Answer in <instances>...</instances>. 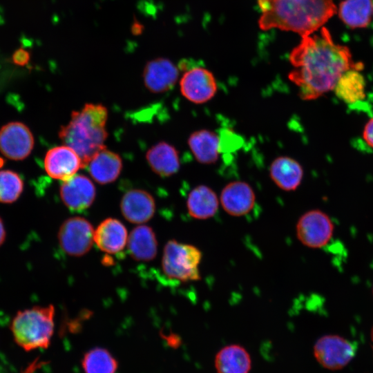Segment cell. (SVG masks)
I'll use <instances>...</instances> for the list:
<instances>
[{
  "label": "cell",
  "instance_id": "obj_13",
  "mask_svg": "<svg viewBox=\"0 0 373 373\" xmlns=\"http://www.w3.org/2000/svg\"><path fill=\"white\" fill-rule=\"evenodd\" d=\"M220 201L223 209L233 216L249 213L254 208L256 195L252 187L243 181H233L222 189Z\"/></svg>",
  "mask_w": 373,
  "mask_h": 373
},
{
  "label": "cell",
  "instance_id": "obj_8",
  "mask_svg": "<svg viewBox=\"0 0 373 373\" xmlns=\"http://www.w3.org/2000/svg\"><path fill=\"white\" fill-rule=\"evenodd\" d=\"M314 354L325 368L338 370L347 365L355 354V348L347 339L337 335H326L314 345Z\"/></svg>",
  "mask_w": 373,
  "mask_h": 373
},
{
  "label": "cell",
  "instance_id": "obj_6",
  "mask_svg": "<svg viewBox=\"0 0 373 373\" xmlns=\"http://www.w3.org/2000/svg\"><path fill=\"white\" fill-rule=\"evenodd\" d=\"M95 231L88 220L82 217L66 220L58 231V240L62 250L73 256L88 253L94 242Z\"/></svg>",
  "mask_w": 373,
  "mask_h": 373
},
{
  "label": "cell",
  "instance_id": "obj_3",
  "mask_svg": "<svg viewBox=\"0 0 373 373\" xmlns=\"http://www.w3.org/2000/svg\"><path fill=\"white\" fill-rule=\"evenodd\" d=\"M107 118L108 110L104 105L87 103L81 110L73 111L69 122L60 128L59 137L78 154L84 168L106 147Z\"/></svg>",
  "mask_w": 373,
  "mask_h": 373
},
{
  "label": "cell",
  "instance_id": "obj_17",
  "mask_svg": "<svg viewBox=\"0 0 373 373\" xmlns=\"http://www.w3.org/2000/svg\"><path fill=\"white\" fill-rule=\"evenodd\" d=\"M269 175L280 189L287 191H294L302 182L303 169L296 160L288 156H280L271 163Z\"/></svg>",
  "mask_w": 373,
  "mask_h": 373
},
{
  "label": "cell",
  "instance_id": "obj_23",
  "mask_svg": "<svg viewBox=\"0 0 373 373\" xmlns=\"http://www.w3.org/2000/svg\"><path fill=\"white\" fill-rule=\"evenodd\" d=\"M215 366L218 373H249L251 358L243 347L230 345L218 352Z\"/></svg>",
  "mask_w": 373,
  "mask_h": 373
},
{
  "label": "cell",
  "instance_id": "obj_27",
  "mask_svg": "<svg viewBox=\"0 0 373 373\" xmlns=\"http://www.w3.org/2000/svg\"><path fill=\"white\" fill-rule=\"evenodd\" d=\"M23 189V182L15 172L0 171V202L12 203L21 195Z\"/></svg>",
  "mask_w": 373,
  "mask_h": 373
},
{
  "label": "cell",
  "instance_id": "obj_19",
  "mask_svg": "<svg viewBox=\"0 0 373 373\" xmlns=\"http://www.w3.org/2000/svg\"><path fill=\"white\" fill-rule=\"evenodd\" d=\"M87 166L95 182L106 184L114 182L119 177L122 161L118 154L104 147L93 157Z\"/></svg>",
  "mask_w": 373,
  "mask_h": 373
},
{
  "label": "cell",
  "instance_id": "obj_15",
  "mask_svg": "<svg viewBox=\"0 0 373 373\" xmlns=\"http://www.w3.org/2000/svg\"><path fill=\"white\" fill-rule=\"evenodd\" d=\"M120 209L126 220L134 224H142L153 216L155 202L149 192L134 189L129 190L122 196Z\"/></svg>",
  "mask_w": 373,
  "mask_h": 373
},
{
  "label": "cell",
  "instance_id": "obj_32",
  "mask_svg": "<svg viewBox=\"0 0 373 373\" xmlns=\"http://www.w3.org/2000/svg\"><path fill=\"white\" fill-rule=\"evenodd\" d=\"M2 164H3V160L0 158V167L1 166Z\"/></svg>",
  "mask_w": 373,
  "mask_h": 373
},
{
  "label": "cell",
  "instance_id": "obj_18",
  "mask_svg": "<svg viewBox=\"0 0 373 373\" xmlns=\"http://www.w3.org/2000/svg\"><path fill=\"white\" fill-rule=\"evenodd\" d=\"M188 145L195 160L203 164L215 163L221 151L220 136L208 129L192 133L189 137Z\"/></svg>",
  "mask_w": 373,
  "mask_h": 373
},
{
  "label": "cell",
  "instance_id": "obj_7",
  "mask_svg": "<svg viewBox=\"0 0 373 373\" xmlns=\"http://www.w3.org/2000/svg\"><path fill=\"white\" fill-rule=\"evenodd\" d=\"M296 229L301 243L309 248H321L331 239L334 224L324 212L310 210L300 216Z\"/></svg>",
  "mask_w": 373,
  "mask_h": 373
},
{
  "label": "cell",
  "instance_id": "obj_21",
  "mask_svg": "<svg viewBox=\"0 0 373 373\" xmlns=\"http://www.w3.org/2000/svg\"><path fill=\"white\" fill-rule=\"evenodd\" d=\"M127 247L134 260L144 262L153 260L157 251V241L153 230L146 225L135 227L128 237Z\"/></svg>",
  "mask_w": 373,
  "mask_h": 373
},
{
  "label": "cell",
  "instance_id": "obj_5",
  "mask_svg": "<svg viewBox=\"0 0 373 373\" xmlns=\"http://www.w3.org/2000/svg\"><path fill=\"white\" fill-rule=\"evenodd\" d=\"M202 256L196 247L171 240L164 248L163 272L167 277L181 282L198 280L201 278L199 265Z\"/></svg>",
  "mask_w": 373,
  "mask_h": 373
},
{
  "label": "cell",
  "instance_id": "obj_4",
  "mask_svg": "<svg viewBox=\"0 0 373 373\" xmlns=\"http://www.w3.org/2000/svg\"><path fill=\"white\" fill-rule=\"evenodd\" d=\"M54 317L52 305L18 311L10 327L15 341L26 351L47 348L54 332Z\"/></svg>",
  "mask_w": 373,
  "mask_h": 373
},
{
  "label": "cell",
  "instance_id": "obj_26",
  "mask_svg": "<svg viewBox=\"0 0 373 373\" xmlns=\"http://www.w3.org/2000/svg\"><path fill=\"white\" fill-rule=\"evenodd\" d=\"M82 364L85 373H115L118 363L106 349L95 347L86 352Z\"/></svg>",
  "mask_w": 373,
  "mask_h": 373
},
{
  "label": "cell",
  "instance_id": "obj_25",
  "mask_svg": "<svg viewBox=\"0 0 373 373\" xmlns=\"http://www.w3.org/2000/svg\"><path fill=\"white\" fill-rule=\"evenodd\" d=\"M373 13L372 0H344L338 8L341 21L351 28H362L370 23Z\"/></svg>",
  "mask_w": 373,
  "mask_h": 373
},
{
  "label": "cell",
  "instance_id": "obj_31",
  "mask_svg": "<svg viewBox=\"0 0 373 373\" xmlns=\"http://www.w3.org/2000/svg\"><path fill=\"white\" fill-rule=\"evenodd\" d=\"M6 231L3 224V222L0 218V246L3 245L6 240Z\"/></svg>",
  "mask_w": 373,
  "mask_h": 373
},
{
  "label": "cell",
  "instance_id": "obj_28",
  "mask_svg": "<svg viewBox=\"0 0 373 373\" xmlns=\"http://www.w3.org/2000/svg\"><path fill=\"white\" fill-rule=\"evenodd\" d=\"M30 53L23 48L17 50L12 55L13 62L19 66H25L30 60Z\"/></svg>",
  "mask_w": 373,
  "mask_h": 373
},
{
  "label": "cell",
  "instance_id": "obj_10",
  "mask_svg": "<svg viewBox=\"0 0 373 373\" xmlns=\"http://www.w3.org/2000/svg\"><path fill=\"white\" fill-rule=\"evenodd\" d=\"M34 144L32 133L21 122H10L0 129V151L7 158L25 159L31 153Z\"/></svg>",
  "mask_w": 373,
  "mask_h": 373
},
{
  "label": "cell",
  "instance_id": "obj_1",
  "mask_svg": "<svg viewBox=\"0 0 373 373\" xmlns=\"http://www.w3.org/2000/svg\"><path fill=\"white\" fill-rule=\"evenodd\" d=\"M301 37L289 55L293 68L288 78L298 88L302 99H316L333 90L347 70H362L363 64L354 62L350 49L336 44L327 28Z\"/></svg>",
  "mask_w": 373,
  "mask_h": 373
},
{
  "label": "cell",
  "instance_id": "obj_29",
  "mask_svg": "<svg viewBox=\"0 0 373 373\" xmlns=\"http://www.w3.org/2000/svg\"><path fill=\"white\" fill-rule=\"evenodd\" d=\"M363 138L367 144L373 149V117L365 125L363 131Z\"/></svg>",
  "mask_w": 373,
  "mask_h": 373
},
{
  "label": "cell",
  "instance_id": "obj_30",
  "mask_svg": "<svg viewBox=\"0 0 373 373\" xmlns=\"http://www.w3.org/2000/svg\"><path fill=\"white\" fill-rule=\"evenodd\" d=\"M144 29V26L139 21L135 19L131 26L132 33L134 35H140L142 33Z\"/></svg>",
  "mask_w": 373,
  "mask_h": 373
},
{
  "label": "cell",
  "instance_id": "obj_16",
  "mask_svg": "<svg viewBox=\"0 0 373 373\" xmlns=\"http://www.w3.org/2000/svg\"><path fill=\"white\" fill-rule=\"evenodd\" d=\"M127 241L128 233L125 226L115 218L104 220L95 231L94 242L100 250L106 254L120 252Z\"/></svg>",
  "mask_w": 373,
  "mask_h": 373
},
{
  "label": "cell",
  "instance_id": "obj_14",
  "mask_svg": "<svg viewBox=\"0 0 373 373\" xmlns=\"http://www.w3.org/2000/svg\"><path fill=\"white\" fill-rule=\"evenodd\" d=\"M178 77L177 66L169 59L162 57L147 62L143 71L144 85L153 93H162L172 88Z\"/></svg>",
  "mask_w": 373,
  "mask_h": 373
},
{
  "label": "cell",
  "instance_id": "obj_11",
  "mask_svg": "<svg viewBox=\"0 0 373 373\" xmlns=\"http://www.w3.org/2000/svg\"><path fill=\"white\" fill-rule=\"evenodd\" d=\"M44 168L52 178L65 181L73 177L84 166L78 154L64 144L47 151L44 158Z\"/></svg>",
  "mask_w": 373,
  "mask_h": 373
},
{
  "label": "cell",
  "instance_id": "obj_2",
  "mask_svg": "<svg viewBox=\"0 0 373 373\" xmlns=\"http://www.w3.org/2000/svg\"><path fill=\"white\" fill-rule=\"evenodd\" d=\"M260 29L278 28L301 37L315 32L336 12L332 0H258Z\"/></svg>",
  "mask_w": 373,
  "mask_h": 373
},
{
  "label": "cell",
  "instance_id": "obj_12",
  "mask_svg": "<svg viewBox=\"0 0 373 373\" xmlns=\"http://www.w3.org/2000/svg\"><path fill=\"white\" fill-rule=\"evenodd\" d=\"M59 194L64 204L70 210L81 211L90 207L96 196L93 182L83 175H75L63 181Z\"/></svg>",
  "mask_w": 373,
  "mask_h": 373
},
{
  "label": "cell",
  "instance_id": "obj_22",
  "mask_svg": "<svg viewBox=\"0 0 373 373\" xmlns=\"http://www.w3.org/2000/svg\"><path fill=\"white\" fill-rule=\"evenodd\" d=\"M219 201L216 192L206 185H198L189 193L186 208L189 215L198 220L213 217L218 209Z\"/></svg>",
  "mask_w": 373,
  "mask_h": 373
},
{
  "label": "cell",
  "instance_id": "obj_9",
  "mask_svg": "<svg viewBox=\"0 0 373 373\" xmlns=\"http://www.w3.org/2000/svg\"><path fill=\"white\" fill-rule=\"evenodd\" d=\"M180 88L182 95L196 104L209 102L218 90L213 74L200 66L191 68L184 72L180 81Z\"/></svg>",
  "mask_w": 373,
  "mask_h": 373
},
{
  "label": "cell",
  "instance_id": "obj_33",
  "mask_svg": "<svg viewBox=\"0 0 373 373\" xmlns=\"http://www.w3.org/2000/svg\"><path fill=\"white\" fill-rule=\"evenodd\" d=\"M372 341H373V327H372Z\"/></svg>",
  "mask_w": 373,
  "mask_h": 373
},
{
  "label": "cell",
  "instance_id": "obj_24",
  "mask_svg": "<svg viewBox=\"0 0 373 373\" xmlns=\"http://www.w3.org/2000/svg\"><path fill=\"white\" fill-rule=\"evenodd\" d=\"M333 90L346 104L361 102L365 97V78L359 70H348L340 77Z\"/></svg>",
  "mask_w": 373,
  "mask_h": 373
},
{
  "label": "cell",
  "instance_id": "obj_20",
  "mask_svg": "<svg viewBox=\"0 0 373 373\" xmlns=\"http://www.w3.org/2000/svg\"><path fill=\"white\" fill-rule=\"evenodd\" d=\"M146 157L152 171L160 177L171 176L180 169L179 153L167 142L153 145L146 152Z\"/></svg>",
  "mask_w": 373,
  "mask_h": 373
}]
</instances>
